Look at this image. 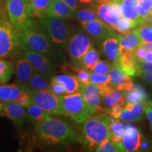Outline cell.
Returning a JSON list of instances; mask_svg holds the SVG:
<instances>
[{"label": "cell", "mask_w": 152, "mask_h": 152, "mask_svg": "<svg viewBox=\"0 0 152 152\" xmlns=\"http://www.w3.org/2000/svg\"><path fill=\"white\" fill-rule=\"evenodd\" d=\"M151 11L152 0H138V14L142 23Z\"/></svg>", "instance_id": "obj_37"}, {"label": "cell", "mask_w": 152, "mask_h": 152, "mask_svg": "<svg viewBox=\"0 0 152 152\" xmlns=\"http://www.w3.org/2000/svg\"><path fill=\"white\" fill-rule=\"evenodd\" d=\"M13 58L14 73L16 80V84L23 90L28 87L35 70L24 56L21 49L13 56Z\"/></svg>", "instance_id": "obj_10"}, {"label": "cell", "mask_w": 152, "mask_h": 152, "mask_svg": "<svg viewBox=\"0 0 152 152\" xmlns=\"http://www.w3.org/2000/svg\"><path fill=\"white\" fill-rule=\"evenodd\" d=\"M80 93L83 94L92 114L102 111L103 108L101 106L102 97L100 95L99 88L97 85L89 83L88 84L83 85L81 87Z\"/></svg>", "instance_id": "obj_14"}, {"label": "cell", "mask_w": 152, "mask_h": 152, "mask_svg": "<svg viewBox=\"0 0 152 152\" xmlns=\"http://www.w3.org/2000/svg\"><path fill=\"white\" fill-rule=\"evenodd\" d=\"M4 0H0V8L4 7Z\"/></svg>", "instance_id": "obj_57"}, {"label": "cell", "mask_w": 152, "mask_h": 152, "mask_svg": "<svg viewBox=\"0 0 152 152\" xmlns=\"http://www.w3.org/2000/svg\"><path fill=\"white\" fill-rule=\"evenodd\" d=\"M152 151V142L149 139L142 137L141 144L139 151Z\"/></svg>", "instance_id": "obj_47"}, {"label": "cell", "mask_w": 152, "mask_h": 152, "mask_svg": "<svg viewBox=\"0 0 152 152\" xmlns=\"http://www.w3.org/2000/svg\"><path fill=\"white\" fill-rule=\"evenodd\" d=\"M90 37L85 30H80L72 33L66 47L72 66L81 62V58L92 46Z\"/></svg>", "instance_id": "obj_8"}, {"label": "cell", "mask_w": 152, "mask_h": 152, "mask_svg": "<svg viewBox=\"0 0 152 152\" xmlns=\"http://www.w3.org/2000/svg\"><path fill=\"white\" fill-rule=\"evenodd\" d=\"M147 102L127 103L123 106L120 119L125 122H139L143 119Z\"/></svg>", "instance_id": "obj_16"}, {"label": "cell", "mask_w": 152, "mask_h": 152, "mask_svg": "<svg viewBox=\"0 0 152 152\" xmlns=\"http://www.w3.org/2000/svg\"><path fill=\"white\" fill-rule=\"evenodd\" d=\"M61 111L62 115L70 117L80 124L84 123L92 115L80 92L62 96Z\"/></svg>", "instance_id": "obj_6"}, {"label": "cell", "mask_w": 152, "mask_h": 152, "mask_svg": "<svg viewBox=\"0 0 152 152\" xmlns=\"http://www.w3.org/2000/svg\"><path fill=\"white\" fill-rule=\"evenodd\" d=\"M145 113L147 115V117L150 124V128L152 132V102L148 101L147 102V105H146L145 109Z\"/></svg>", "instance_id": "obj_48"}, {"label": "cell", "mask_w": 152, "mask_h": 152, "mask_svg": "<svg viewBox=\"0 0 152 152\" xmlns=\"http://www.w3.org/2000/svg\"><path fill=\"white\" fill-rule=\"evenodd\" d=\"M95 151L98 152H115L123 151L121 143L115 144L110 140L109 138L106 139L96 148Z\"/></svg>", "instance_id": "obj_36"}, {"label": "cell", "mask_w": 152, "mask_h": 152, "mask_svg": "<svg viewBox=\"0 0 152 152\" xmlns=\"http://www.w3.org/2000/svg\"><path fill=\"white\" fill-rule=\"evenodd\" d=\"M51 80L57 81L61 83L65 87V90L67 94H74V93L80 92L81 85L75 78V76L69 75H54L51 78Z\"/></svg>", "instance_id": "obj_24"}, {"label": "cell", "mask_w": 152, "mask_h": 152, "mask_svg": "<svg viewBox=\"0 0 152 152\" xmlns=\"http://www.w3.org/2000/svg\"><path fill=\"white\" fill-rule=\"evenodd\" d=\"M19 43L20 48H27L41 53L47 56H56L55 47L47 34L37 23L19 30Z\"/></svg>", "instance_id": "obj_3"}, {"label": "cell", "mask_w": 152, "mask_h": 152, "mask_svg": "<svg viewBox=\"0 0 152 152\" xmlns=\"http://www.w3.org/2000/svg\"><path fill=\"white\" fill-rule=\"evenodd\" d=\"M134 56L135 57L138 63L144 62V58H145L146 53H147V49L144 48L143 45H140L137 48L134 50Z\"/></svg>", "instance_id": "obj_46"}, {"label": "cell", "mask_w": 152, "mask_h": 152, "mask_svg": "<svg viewBox=\"0 0 152 152\" xmlns=\"http://www.w3.org/2000/svg\"><path fill=\"white\" fill-rule=\"evenodd\" d=\"M121 10L123 16L131 20L137 28L142 24L138 14V0H122Z\"/></svg>", "instance_id": "obj_21"}, {"label": "cell", "mask_w": 152, "mask_h": 152, "mask_svg": "<svg viewBox=\"0 0 152 152\" xmlns=\"http://www.w3.org/2000/svg\"><path fill=\"white\" fill-rule=\"evenodd\" d=\"M36 134L38 140L47 145L78 142L77 134L67 123L49 115L36 126Z\"/></svg>", "instance_id": "obj_2"}, {"label": "cell", "mask_w": 152, "mask_h": 152, "mask_svg": "<svg viewBox=\"0 0 152 152\" xmlns=\"http://www.w3.org/2000/svg\"><path fill=\"white\" fill-rule=\"evenodd\" d=\"M74 76L77 80L81 87L90 83V71L87 69H80L75 71Z\"/></svg>", "instance_id": "obj_40"}, {"label": "cell", "mask_w": 152, "mask_h": 152, "mask_svg": "<svg viewBox=\"0 0 152 152\" xmlns=\"http://www.w3.org/2000/svg\"><path fill=\"white\" fill-rule=\"evenodd\" d=\"M141 131L134 125L127 124L124 125V133L121 147L123 151H139L142 140Z\"/></svg>", "instance_id": "obj_13"}, {"label": "cell", "mask_w": 152, "mask_h": 152, "mask_svg": "<svg viewBox=\"0 0 152 152\" xmlns=\"http://www.w3.org/2000/svg\"><path fill=\"white\" fill-rule=\"evenodd\" d=\"M4 106V102H2L0 101V112L3 111Z\"/></svg>", "instance_id": "obj_56"}, {"label": "cell", "mask_w": 152, "mask_h": 152, "mask_svg": "<svg viewBox=\"0 0 152 152\" xmlns=\"http://www.w3.org/2000/svg\"><path fill=\"white\" fill-rule=\"evenodd\" d=\"M83 28L91 37L96 41L102 42L106 38L117 35L115 30L101 19L81 23Z\"/></svg>", "instance_id": "obj_12"}, {"label": "cell", "mask_w": 152, "mask_h": 152, "mask_svg": "<svg viewBox=\"0 0 152 152\" xmlns=\"http://www.w3.org/2000/svg\"><path fill=\"white\" fill-rule=\"evenodd\" d=\"M99 60V54L97 50L94 49L93 45L81 58L82 63L85 68L89 71H90L94 67V66L98 62Z\"/></svg>", "instance_id": "obj_33"}, {"label": "cell", "mask_w": 152, "mask_h": 152, "mask_svg": "<svg viewBox=\"0 0 152 152\" xmlns=\"http://www.w3.org/2000/svg\"><path fill=\"white\" fill-rule=\"evenodd\" d=\"M80 4L90 6L96 4V0H78Z\"/></svg>", "instance_id": "obj_51"}, {"label": "cell", "mask_w": 152, "mask_h": 152, "mask_svg": "<svg viewBox=\"0 0 152 152\" xmlns=\"http://www.w3.org/2000/svg\"><path fill=\"white\" fill-rule=\"evenodd\" d=\"M125 102L124 93L117 90L114 91L109 96L102 98V103L104 106H106V108L111 107V106L117 105V104L124 106Z\"/></svg>", "instance_id": "obj_34"}, {"label": "cell", "mask_w": 152, "mask_h": 152, "mask_svg": "<svg viewBox=\"0 0 152 152\" xmlns=\"http://www.w3.org/2000/svg\"><path fill=\"white\" fill-rule=\"evenodd\" d=\"M19 30L11 21L5 5L0 8V58L13 57L20 49Z\"/></svg>", "instance_id": "obj_4"}, {"label": "cell", "mask_w": 152, "mask_h": 152, "mask_svg": "<svg viewBox=\"0 0 152 152\" xmlns=\"http://www.w3.org/2000/svg\"><path fill=\"white\" fill-rule=\"evenodd\" d=\"M110 77L109 85L115 88L118 85L132 81L131 77L124 73L118 62L112 63V66L108 73Z\"/></svg>", "instance_id": "obj_25"}, {"label": "cell", "mask_w": 152, "mask_h": 152, "mask_svg": "<svg viewBox=\"0 0 152 152\" xmlns=\"http://www.w3.org/2000/svg\"><path fill=\"white\" fill-rule=\"evenodd\" d=\"M92 6L96 11L99 19L114 30L118 19L122 14L111 4H94Z\"/></svg>", "instance_id": "obj_15"}, {"label": "cell", "mask_w": 152, "mask_h": 152, "mask_svg": "<svg viewBox=\"0 0 152 152\" xmlns=\"http://www.w3.org/2000/svg\"><path fill=\"white\" fill-rule=\"evenodd\" d=\"M124 133V125L118 118H113L109 126V139L115 144L121 143Z\"/></svg>", "instance_id": "obj_28"}, {"label": "cell", "mask_w": 152, "mask_h": 152, "mask_svg": "<svg viewBox=\"0 0 152 152\" xmlns=\"http://www.w3.org/2000/svg\"><path fill=\"white\" fill-rule=\"evenodd\" d=\"M20 49H22L24 56L30 62L35 72L47 79L52 78L54 76V68L48 56L24 47Z\"/></svg>", "instance_id": "obj_11"}, {"label": "cell", "mask_w": 152, "mask_h": 152, "mask_svg": "<svg viewBox=\"0 0 152 152\" xmlns=\"http://www.w3.org/2000/svg\"><path fill=\"white\" fill-rule=\"evenodd\" d=\"M15 102L20 104V106H23L24 108H28V106H30L33 104L29 94L26 92H25V91H22V92L20 93V94L19 95L18 99H17Z\"/></svg>", "instance_id": "obj_44"}, {"label": "cell", "mask_w": 152, "mask_h": 152, "mask_svg": "<svg viewBox=\"0 0 152 152\" xmlns=\"http://www.w3.org/2000/svg\"><path fill=\"white\" fill-rule=\"evenodd\" d=\"M27 115L30 121L37 126L46 120L49 116L45 111L35 104H32L27 108Z\"/></svg>", "instance_id": "obj_29"}, {"label": "cell", "mask_w": 152, "mask_h": 152, "mask_svg": "<svg viewBox=\"0 0 152 152\" xmlns=\"http://www.w3.org/2000/svg\"><path fill=\"white\" fill-rule=\"evenodd\" d=\"M113 117L107 113H94L82 123L78 142L85 149L95 151L106 139L109 138V126Z\"/></svg>", "instance_id": "obj_1"}, {"label": "cell", "mask_w": 152, "mask_h": 152, "mask_svg": "<svg viewBox=\"0 0 152 152\" xmlns=\"http://www.w3.org/2000/svg\"><path fill=\"white\" fill-rule=\"evenodd\" d=\"M142 24H148V25H151L152 26V11L150 13L149 16L144 19V20L142 22Z\"/></svg>", "instance_id": "obj_53"}, {"label": "cell", "mask_w": 152, "mask_h": 152, "mask_svg": "<svg viewBox=\"0 0 152 152\" xmlns=\"http://www.w3.org/2000/svg\"><path fill=\"white\" fill-rule=\"evenodd\" d=\"M65 20L47 16L39 18V26L48 36L55 48L66 49L73 33L70 25Z\"/></svg>", "instance_id": "obj_5"}, {"label": "cell", "mask_w": 152, "mask_h": 152, "mask_svg": "<svg viewBox=\"0 0 152 152\" xmlns=\"http://www.w3.org/2000/svg\"><path fill=\"white\" fill-rule=\"evenodd\" d=\"M22 91L16 84L0 85V101L4 103L15 102Z\"/></svg>", "instance_id": "obj_26"}, {"label": "cell", "mask_w": 152, "mask_h": 152, "mask_svg": "<svg viewBox=\"0 0 152 152\" xmlns=\"http://www.w3.org/2000/svg\"><path fill=\"white\" fill-rule=\"evenodd\" d=\"M90 83L96 85L110 83V77L108 74H98L90 71Z\"/></svg>", "instance_id": "obj_41"}, {"label": "cell", "mask_w": 152, "mask_h": 152, "mask_svg": "<svg viewBox=\"0 0 152 152\" xmlns=\"http://www.w3.org/2000/svg\"><path fill=\"white\" fill-rule=\"evenodd\" d=\"M29 1L30 0H5L4 1L9 19L19 30L35 23L28 14L27 9Z\"/></svg>", "instance_id": "obj_9"}, {"label": "cell", "mask_w": 152, "mask_h": 152, "mask_svg": "<svg viewBox=\"0 0 152 152\" xmlns=\"http://www.w3.org/2000/svg\"><path fill=\"white\" fill-rule=\"evenodd\" d=\"M97 85L99 88L100 95L102 96V98L109 96L110 94H111L115 91L114 87H112L111 85H109V83H102V84Z\"/></svg>", "instance_id": "obj_45"}, {"label": "cell", "mask_w": 152, "mask_h": 152, "mask_svg": "<svg viewBox=\"0 0 152 152\" xmlns=\"http://www.w3.org/2000/svg\"><path fill=\"white\" fill-rule=\"evenodd\" d=\"M14 73L13 63L0 58V85H4L9 82Z\"/></svg>", "instance_id": "obj_32"}, {"label": "cell", "mask_w": 152, "mask_h": 152, "mask_svg": "<svg viewBox=\"0 0 152 152\" xmlns=\"http://www.w3.org/2000/svg\"><path fill=\"white\" fill-rule=\"evenodd\" d=\"M123 109V106L117 104V105L113 106L111 107L103 109V111L104 113L111 115L112 117L115 118H120V116H121V113H122Z\"/></svg>", "instance_id": "obj_43"}, {"label": "cell", "mask_w": 152, "mask_h": 152, "mask_svg": "<svg viewBox=\"0 0 152 152\" xmlns=\"http://www.w3.org/2000/svg\"><path fill=\"white\" fill-rule=\"evenodd\" d=\"M135 28H137V26L131 20L121 16L118 19L116 24L114 27V30L117 31L121 35H125Z\"/></svg>", "instance_id": "obj_35"}, {"label": "cell", "mask_w": 152, "mask_h": 152, "mask_svg": "<svg viewBox=\"0 0 152 152\" xmlns=\"http://www.w3.org/2000/svg\"><path fill=\"white\" fill-rule=\"evenodd\" d=\"M46 16L63 19L75 18V12L62 0H52L47 9Z\"/></svg>", "instance_id": "obj_18"}, {"label": "cell", "mask_w": 152, "mask_h": 152, "mask_svg": "<svg viewBox=\"0 0 152 152\" xmlns=\"http://www.w3.org/2000/svg\"><path fill=\"white\" fill-rule=\"evenodd\" d=\"M29 94L33 104L37 105L49 115H62V96L55 94L49 90H35L23 89Z\"/></svg>", "instance_id": "obj_7"}, {"label": "cell", "mask_w": 152, "mask_h": 152, "mask_svg": "<svg viewBox=\"0 0 152 152\" xmlns=\"http://www.w3.org/2000/svg\"><path fill=\"white\" fill-rule=\"evenodd\" d=\"M122 35H117L106 38L102 42V50L109 61L118 62L120 58V40Z\"/></svg>", "instance_id": "obj_19"}, {"label": "cell", "mask_w": 152, "mask_h": 152, "mask_svg": "<svg viewBox=\"0 0 152 152\" xmlns=\"http://www.w3.org/2000/svg\"><path fill=\"white\" fill-rule=\"evenodd\" d=\"M133 52H123L120 53V58L118 61V64L121 69L130 77L136 76L139 64L134 56Z\"/></svg>", "instance_id": "obj_20"}, {"label": "cell", "mask_w": 152, "mask_h": 152, "mask_svg": "<svg viewBox=\"0 0 152 152\" xmlns=\"http://www.w3.org/2000/svg\"><path fill=\"white\" fill-rule=\"evenodd\" d=\"M115 0H96V4H111Z\"/></svg>", "instance_id": "obj_55"}, {"label": "cell", "mask_w": 152, "mask_h": 152, "mask_svg": "<svg viewBox=\"0 0 152 152\" xmlns=\"http://www.w3.org/2000/svg\"><path fill=\"white\" fill-rule=\"evenodd\" d=\"M141 38L142 44L152 42V26L148 24H141L136 28Z\"/></svg>", "instance_id": "obj_38"}, {"label": "cell", "mask_w": 152, "mask_h": 152, "mask_svg": "<svg viewBox=\"0 0 152 152\" xmlns=\"http://www.w3.org/2000/svg\"><path fill=\"white\" fill-rule=\"evenodd\" d=\"M142 45V39L135 28L127 35L122 36L120 40V53L123 52H133L134 49Z\"/></svg>", "instance_id": "obj_22"}, {"label": "cell", "mask_w": 152, "mask_h": 152, "mask_svg": "<svg viewBox=\"0 0 152 152\" xmlns=\"http://www.w3.org/2000/svg\"><path fill=\"white\" fill-rule=\"evenodd\" d=\"M62 1H64L75 12L80 8V3L78 0H62Z\"/></svg>", "instance_id": "obj_49"}, {"label": "cell", "mask_w": 152, "mask_h": 152, "mask_svg": "<svg viewBox=\"0 0 152 152\" xmlns=\"http://www.w3.org/2000/svg\"><path fill=\"white\" fill-rule=\"evenodd\" d=\"M75 18L80 23L92 21V20L99 18L92 5H90L89 7L79 8L75 11Z\"/></svg>", "instance_id": "obj_31"}, {"label": "cell", "mask_w": 152, "mask_h": 152, "mask_svg": "<svg viewBox=\"0 0 152 152\" xmlns=\"http://www.w3.org/2000/svg\"><path fill=\"white\" fill-rule=\"evenodd\" d=\"M123 93L126 103H139L149 101L147 92L140 85H134L130 90Z\"/></svg>", "instance_id": "obj_27"}, {"label": "cell", "mask_w": 152, "mask_h": 152, "mask_svg": "<svg viewBox=\"0 0 152 152\" xmlns=\"http://www.w3.org/2000/svg\"><path fill=\"white\" fill-rule=\"evenodd\" d=\"M140 77H142V78H143L146 82H147V83H150V84H152V71L142 73L141 75H140Z\"/></svg>", "instance_id": "obj_50"}, {"label": "cell", "mask_w": 152, "mask_h": 152, "mask_svg": "<svg viewBox=\"0 0 152 152\" xmlns=\"http://www.w3.org/2000/svg\"><path fill=\"white\" fill-rule=\"evenodd\" d=\"M144 62L152 63V50H147Z\"/></svg>", "instance_id": "obj_52"}, {"label": "cell", "mask_w": 152, "mask_h": 152, "mask_svg": "<svg viewBox=\"0 0 152 152\" xmlns=\"http://www.w3.org/2000/svg\"><path fill=\"white\" fill-rule=\"evenodd\" d=\"M49 85L50 83L49 82V79L35 71L26 88L35 90H49Z\"/></svg>", "instance_id": "obj_30"}, {"label": "cell", "mask_w": 152, "mask_h": 152, "mask_svg": "<svg viewBox=\"0 0 152 152\" xmlns=\"http://www.w3.org/2000/svg\"><path fill=\"white\" fill-rule=\"evenodd\" d=\"M49 90H50L54 94L59 95V96H64V95L67 94L64 85L57 81L51 80L50 85H49Z\"/></svg>", "instance_id": "obj_42"}, {"label": "cell", "mask_w": 152, "mask_h": 152, "mask_svg": "<svg viewBox=\"0 0 152 152\" xmlns=\"http://www.w3.org/2000/svg\"><path fill=\"white\" fill-rule=\"evenodd\" d=\"M3 112L4 115L13 122L18 128H21L23 125L27 115L23 106L16 102L4 103Z\"/></svg>", "instance_id": "obj_17"}, {"label": "cell", "mask_w": 152, "mask_h": 152, "mask_svg": "<svg viewBox=\"0 0 152 152\" xmlns=\"http://www.w3.org/2000/svg\"><path fill=\"white\" fill-rule=\"evenodd\" d=\"M52 0H30L27 12L30 18H40L46 16L47 9Z\"/></svg>", "instance_id": "obj_23"}, {"label": "cell", "mask_w": 152, "mask_h": 152, "mask_svg": "<svg viewBox=\"0 0 152 152\" xmlns=\"http://www.w3.org/2000/svg\"><path fill=\"white\" fill-rule=\"evenodd\" d=\"M144 48L147 50H152V42H145L142 44Z\"/></svg>", "instance_id": "obj_54"}, {"label": "cell", "mask_w": 152, "mask_h": 152, "mask_svg": "<svg viewBox=\"0 0 152 152\" xmlns=\"http://www.w3.org/2000/svg\"><path fill=\"white\" fill-rule=\"evenodd\" d=\"M112 64L108 61L99 60L90 71L98 74H108L111 69Z\"/></svg>", "instance_id": "obj_39"}]
</instances>
